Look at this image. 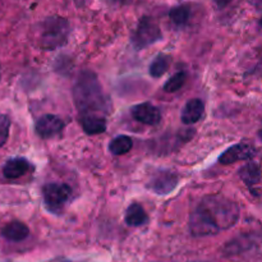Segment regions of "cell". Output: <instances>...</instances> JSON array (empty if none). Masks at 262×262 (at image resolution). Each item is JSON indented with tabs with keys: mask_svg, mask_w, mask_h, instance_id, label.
I'll use <instances>...</instances> for the list:
<instances>
[{
	"mask_svg": "<svg viewBox=\"0 0 262 262\" xmlns=\"http://www.w3.org/2000/svg\"><path fill=\"white\" fill-rule=\"evenodd\" d=\"M239 207L220 194L206 196L189 216V230L193 237H209L237 224Z\"/></svg>",
	"mask_w": 262,
	"mask_h": 262,
	"instance_id": "cell-1",
	"label": "cell"
},
{
	"mask_svg": "<svg viewBox=\"0 0 262 262\" xmlns=\"http://www.w3.org/2000/svg\"><path fill=\"white\" fill-rule=\"evenodd\" d=\"M74 102L79 114L82 115H105L110 110V102L102 91L99 79L92 72L84 71L78 76L73 89Z\"/></svg>",
	"mask_w": 262,
	"mask_h": 262,
	"instance_id": "cell-2",
	"label": "cell"
},
{
	"mask_svg": "<svg viewBox=\"0 0 262 262\" xmlns=\"http://www.w3.org/2000/svg\"><path fill=\"white\" fill-rule=\"evenodd\" d=\"M69 23L66 18L51 17L43 22L40 33V46L45 50H55L68 41Z\"/></svg>",
	"mask_w": 262,
	"mask_h": 262,
	"instance_id": "cell-3",
	"label": "cell"
},
{
	"mask_svg": "<svg viewBox=\"0 0 262 262\" xmlns=\"http://www.w3.org/2000/svg\"><path fill=\"white\" fill-rule=\"evenodd\" d=\"M163 38L160 27L150 17H142L138 22L137 28L132 35V45L136 50L146 49Z\"/></svg>",
	"mask_w": 262,
	"mask_h": 262,
	"instance_id": "cell-4",
	"label": "cell"
},
{
	"mask_svg": "<svg viewBox=\"0 0 262 262\" xmlns=\"http://www.w3.org/2000/svg\"><path fill=\"white\" fill-rule=\"evenodd\" d=\"M43 202L49 211L59 212L61 211L66 202L68 201L72 194V189L68 184L64 183H49L42 189Z\"/></svg>",
	"mask_w": 262,
	"mask_h": 262,
	"instance_id": "cell-5",
	"label": "cell"
},
{
	"mask_svg": "<svg viewBox=\"0 0 262 262\" xmlns=\"http://www.w3.org/2000/svg\"><path fill=\"white\" fill-rule=\"evenodd\" d=\"M179 177L171 170H159L151 177L147 188L156 194H168L178 186Z\"/></svg>",
	"mask_w": 262,
	"mask_h": 262,
	"instance_id": "cell-6",
	"label": "cell"
},
{
	"mask_svg": "<svg viewBox=\"0 0 262 262\" xmlns=\"http://www.w3.org/2000/svg\"><path fill=\"white\" fill-rule=\"evenodd\" d=\"M36 133L43 140H49L59 136L64 129V122L54 114H45L40 117L35 125Z\"/></svg>",
	"mask_w": 262,
	"mask_h": 262,
	"instance_id": "cell-7",
	"label": "cell"
},
{
	"mask_svg": "<svg viewBox=\"0 0 262 262\" xmlns=\"http://www.w3.org/2000/svg\"><path fill=\"white\" fill-rule=\"evenodd\" d=\"M256 155V150L251 145L247 143H237L228 148L224 154H222L219 158V163L223 165H229V164L237 163V161L250 160Z\"/></svg>",
	"mask_w": 262,
	"mask_h": 262,
	"instance_id": "cell-8",
	"label": "cell"
},
{
	"mask_svg": "<svg viewBox=\"0 0 262 262\" xmlns=\"http://www.w3.org/2000/svg\"><path fill=\"white\" fill-rule=\"evenodd\" d=\"M130 114L137 122L147 125H156L161 120V113L150 102H142L130 109Z\"/></svg>",
	"mask_w": 262,
	"mask_h": 262,
	"instance_id": "cell-9",
	"label": "cell"
},
{
	"mask_svg": "<svg viewBox=\"0 0 262 262\" xmlns=\"http://www.w3.org/2000/svg\"><path fill=\"white\" fill-rule=\"evenodd\" d=\"M205 110V104L202 102V100L200 99H191L186 102V105L183 106V110H182V122L184 124L189 125L193 124V123H197L201 117L204 115Z\"/></svg>",
	"mask_w": 262,
	"mask_h": 262,
	"instance_id": "cell-10",
	"label": "cell"
},
{
	"mask_svg": "<svg viewBox=\"0 0 262 262\" xmlns=\"http://www.w3.org/2000/svg\"><path fill=\"white\" fill-rule=\"evenodd\" d=\"M3 237L8 241H12V242H20V241L26 239L30 234V229L26 224L20 222H10L8 224H5L4 227L0 230Z\"/></svg>",
	"mask_w": 262,
	"mask_h": 262,
	"instance_id": "cell-11",
	"label": "cell"
},
{
	"mask_svg": "<svg viewBox=\"0 0 262 262\" xmlns=\"http://www.w3.org/2000/svg\"><path fill=\"white\" fill-rule=\"evenodd\" d=\"M30 169V163L26 159L15 158L10 159L3 166V174L7 179H17L25 176Z\"/></svg>",
	"mask_w": 262,
	"mask_h": 262,
	"instance_id": "cell-12",
	"label": "cell"
},
{
	"mask_svg": "<svg viewBox=\"0 0 262 262\" xmlns=\"http://www.w3.org/2000/svg\"><path fill=\"white\" fill-rule=\"evenodd\" d=\"M79 122L87 135H100L106 130V119L101 115H82Z\"/></svg>",
	"mask_w": 262,
	"mask_h": 262,
	"instance_id": "cell-13",
	"label": "cell"
},
{
	"mask_svg": "<svg viewBox=\"0 0 262 262\" xmlns=\"http://www.w3.org/2000/svg\"><path fill=\"white\" fill-rule=\"evenodd\" d=\"M239 177L248 188H252L261 181L262 171L260 165L256 163H247L239 169Z\"/></svg>",
	"mask_w": 262,
	"mask_h": 262,
	"instance_id": "cell-14",
	"label": "cell"
},
{
	"mask_svg": "<svg viewBox=\"0 0 262 262\" xmlns=\"http://www.w3.org/2000/svg\"><path fill=\"white\" fill-rule=\"evenodd\" d=\"M124 219L127 225H129V227H141V225L147 223L148 216L145 210H143V207L137 202H135L127 209Z\"/></svg>",
	"mask_w": 262,
	"mask_h": 262,
	"instance_id": "cell-15",
	"label": "cell"
},
{
	"mask_svg": "<svg viewBox=\"0 0 262 262\" xmlns=\"http://www.w3.org/2000/svg\"><path fill=\"white\" fill-rule=\"evenodd\" d=\"M169 66H170V56L165 55V54H159L150 64V71H148L150 76L154 78H160L166 73Z\"/></svg>",
	"mask_w": 262,
	"mask_h": 262,
	"instance_id": "cell-16",
	"label": "cell"
},
{
	"mask_svg": "<svg viewBox=\"0 0 262 262\" xmlns=\"http://www.w3.org/2000/svg\"><path fill=\"white\" fill-rule=\"evenodd\" d=\"M133 147V140L128 136H118L109 143V151L113 155H124Z\"/></svg>",
	"mask_w": 262,
	"mask_h": 262,
	"instance_id": "cell-17",
	"label": "cell"
},
{
	"mask_svg": "<svg viewBox=\"0 0 262 262\" xmlns=\"http://www.w3.org/2000/svg\"><path fill=\"white\" fill-rule=\"evenodd\" d=\"M169 17H170L171 22L176 23L177 26H184L191 17V9L188 5H179L170 10Z\"/></svg>",
	"mask_w": 262,
	"mask_h": 262,
	"instance_id": "cell-18",
	"label": "cell"
},
{
	"mask_svg": "<svg viewBox=\"0 0 262 262\" xmlns=\"http://www.w3.org/2000/svg\"><path fill=\"white\" fill-rule=\"evenodd\" d=\"M184 82H186V73L184 72H178V73L173 74L168 81L164 84V91L169 92H177L183 87Z\"/></svg>",
	"mask_w": 262,
	"mask_h": 262,
	"instance_id": "cell-19",
	"label": "cell"
},
{
	"mask_svg": "<svg viewBox=\"0 0 262 262\" xmlns=\"http://www.w3.org/2000/svg\"><path fill=\"white\" fill-rule=\"evenodd\" d=\"M10 129V119L8 115L0 113V147L5 145L9 136Z\"/></svg>",
	"mask_w": 262,
	"mask_h": 262,
	"instance_id": "cell-20",
	"label": "cell"
},
{
	"mask_svg": "<svg viewBox=\"0 0 262 262\" xmlns=\"http://www.w3.org/2000/svg\"><path fill=\"white\" fill-rule=\"evenodd\" d=\"M212 2H214L219 8H224V7H227V5L229 4L232 0H212Z\"/></svg>",
	"mask_w": 262,
	"mask_h": 262,
	"instance_id": "cell-21",
	"label": "cell"
},
{
	"mask_svg": "<svg viewBox=\"0 0 262 262\" xmlns=\"http://www.w3.org/2000/svg\"><path fill=\"white\" fill-rule=\"evenodd\" d=\"M258 137H260L261 140H262V129L260 130V132H258Z\"/></svg>",
	"mask_w": 262,
	"mask_h": 262,
	"instance_id": "cell-22",
	"label": "cell"
},
{
	"mask_svg": "<svg viewBox=\"0 0 262 262\" xmlns=\"http://www.w3.org/2000/svg\"><path fill=\"white\" fill-rule=\"evenodd\" d=\"M258 25H260V27L262 28V18L260 19V23H258Z\"/></svg>",
	"mask_w": 262,
	"mask_h": 262,
	"instance_id": "cell-23",
	"label": "cell"
}]
</instances>
